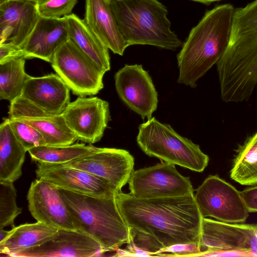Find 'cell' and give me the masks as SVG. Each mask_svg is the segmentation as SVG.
Masks as SVG:
<instances>
[{"instance_id": "obj_1", "label": "cell", "mask_w": 257, "mask_h": 257, "mask_svg": "<svg viewBox=\"0 0 257 257\" xmlns=\"http://www.w3.org/2000/svg\"><path fill=\"white\" fill-rule=\"evenodd\" d=\"M115 199L128 227L153 235L164 247L177 243L200 244L203 217L194 193L140 199L120 191L116 193Z\"/></svg>"}, {"instance_id": "obj_2", "label": "cell", "mask_w": 257, "mask_h": 257, "mask_svg": "<svg viewBox=\"0 0 257 257\" xmlns=\"http://www.w3.org/2000/svg\"><path fill=\"white\" fill-rule=\"evenodd\" d=\"M216 65L222 99L247 100L257 88V0L235 10L229 41Z\"/></svg>"}, {"instance_id": "obj_3", "label": "cell", "mask_w": 257, "mask_h": 257, "mask_svg": "<svg viewBox=\"0 0 257 257\" xmlns=\"http://www.w3.org/2000/svg\"><path fill=\"white\" fill-rule=\"evenodd\" d=\"M235 10L230 4L215 7L191 29L177 56L179 83L196 87L197 80L219 60L229 41Z\"/></svg>"}, {"instance_id": "obj_4", "label": "cell", "mask_w": 257, "mask_h": 257, "mask_svg": "<svg viewBox=\"0 0 257 257\" xmlns=\"http://www.w3.org/2000/svg\"><path fill=\"white\" fill-rule=\"evenodd\" d=\"M127 47L148 45L172 51L182 42L171 30L167 8L158 0H110Z\"/></svg>"}, {"instance_id": "obj_5", "label": "cell", "mask_w": 257, "mask_h": 257, "mask_svg": "<svg viewBox=\"0 0 257 257\" xmlns=\"http://www.w3.org/2000/svg\"><path fill=\"white\" fill-rule=\"evenodd\" d=\"M78 231L95 239L103 253L116 251L130 242V229L121 216L115 196L96 197L60 189Z\"/></svg>"}, {"instance_id": "obj_6", "label": "cell", "mask_w": 257, "mask_h": 257, "mask_svg": "<svg viewBox=\"0 0 257 257\" xmlns=\"http://www.w3.org/2000/svg\"><path fill=\"white\" fill-rule=\"evenodd\" d=\"M137 142L150 157L180 166L197 172H203L209 158L198 145L178 134L169 124L155 117L140 124Z\"/></svg>"}, {"instance_id": "obj_7", "label": "cell", "mask_w": 257, "mask_h": 257, "mask_svg": "<svg viewBox=\"0 0 257 257\" xmlns=\"http://www.w3.org/2000/svg\"><path fill=\"white\" fill-rule=\"evenodd\" d=\"M51 63L74 95H93L103 88L106 71L70 39L57 50Z\"/></svg>"}, {"instance_id": "obj_8", "label": "cell", "mask_w": 257, "mask_h": 257, "mask_svg": "<svg viewBox=\"0 0 257 257\" xmlns=\"http://www.w3.org/2000/svg\"><path fill=\"white\" fill-rule=\"evenodd\" d=\"M195 199L203 218L227 223H243L248 211L240 193L216 175H210L196 190Z\"/></svg>"}, {"instance_id": "obj_9", "label": "cell", "mask_w": 257, "mask_h": 257, "mask_svg": "<svg viewBox=\"0 0 257 257\" xmlns=\"http://www.w3.org/2000/svg\"><path fill=\"white\" fill-rule=\"evenodd\" d=\"M175 165L163 161L134 171L128 182L130 194L137 198L152 199L194 193L190 177L180 174Z\"/></svg>"}, {"instance_id": "obj_10", "label": "cell", "mask_w": 257, "mask_h": 257, "mask_svg": "<svg viewBox=\"0 0 257 257\" xmlns=\"http://www.w3.org/2000/svg\"><path fill=\"white\" fill-rule=\"evenodd\" d=\"M201 253L241 251L257 256V224L227 223L203 218Z\"/></svg>"}, {"instance_id": "obj_11", "label": "cell", "mask_w": 257, "mask_h": 257, "mask_svg": "<svg viewBox=\"0 0 257 257\" xmlns=\"http://www.w3.org/2000/svg\"><path fill=\"white\" fill-rule=\"evenodd\" d=\"M63 165L104 180L117 193L128 183L134 171V158L125 150L97 148L95 151Z\"/></svg>"}, {"instance_id": "obj_12", "label": "cell", "mask_w": 257, "mask_h": 257, "mask_svg": "<svg viewBox=\"0 0 257 257\" xmlns=\"http://www.w3.org/2000/svg\"><path fill=\"white\" fill-rule=\"evenodd\" d=\"M62 115L78 140L89 144L100 141L110 120L108 102L97 97L79 96Z\"/></svg>"}, {"instance_id": "obj_13", "label": "cell", "mask_w": 257, "mask_h": 257, "mask_svg": "<svg viewBox=\"0 0 257 257\" xmlns=\"http://www.w3.org/2000/svg\"><path fill=\"white\" fill-rule=\"evenodd\" d=\"M117 93L131 110L143 120L157 109L158 93L148 72L142 65H125L114 75Z\"/></svg>"}, {"instance_id": "obj_14", "label": "cell", "mask_w": 257, "mask_h": 257, "mask_svg": "<svg viewBox=\"0 0 257 257\" xmlns=\"http://www.w3.org/2000/svg\"><path fill=\"white\" fill-rule=\"evenodd\" d=\"M27 198L29 210L37 221L57 229L78 230L60 189L42 179L32 182Z\"/></svg>"}, {"instance_id": "obj_15", "label": "cell", "mask_w": 257, "mask_h": 257, "mask_svg": "<svg viewBox=\"0 0 257 257\" xmlns=\"http://www.w3.org/2000/svg\"><path fill=\"white\" fill-rule=\"evenodd\" d=\"M9 117L26 123L37 130L47 145L67 146L78 140L67 126L62 114L49 113L21 96L10 102Z\"/></svg>"}, {"instance_id": "obj_16", "label": "cell", "mask_w": 257, "mask_h": 257, "mask_svg": "<svg viewBox=\"0 0 257 257\" xmlns=\"http://www.w3.org/2000/svg\"><path fill=\"white\" fill-rule=\"evenodd\" d=\"M37 179L63 189L96 197L115 196L116 192L104 180L81 170L63 164L37 163Z\"/></svg>"}, {"instance_id": "obj_17", "label": "cell", "mask_w": 257, "mask_h": 257, "mask_svg": "<svg viewBox=\"0 0 257 257\" xmlns=\"http://www.w3.org/2000/svg\"><path fill=\"white\" fill-rule=\"evenodd\" d=\"M103 253L99 243L78 231L60 229L42 244L18 252L16 257H90Z\"/></svg>"}, {"instance_id": "obj_18", "label": "cell", "mask_w": 257, "mask_h": 257, "mask_svg": "<svg viewBox=\"0 0 257 257\" xmlns=\"http://www.w3.org/2000/svg\"><path fill=\"white\" fill-rule=\"evenodd\" d=\"M37 3L9 0L0 5V44L10 42L22 48L40 17Z\"/></svg>"}, {"instance_id": "obj_19", "label": "cell", "mask_w": 257, "mask_h": 257, "mask_svg": "<svg viewBox=\"0 0 257 257\" xmlns=\"http://www.w3.org/2000/svg\"><path fill=\"white\" fill-rule=\"evenodd\" d=\"M69 39L65 17H40L22 49L25 59L39 58L51 63L57 50Z\"/></svg>"}, {"instance_id": "obj_20", "label": "cell", "mask_w": 257, "mask_h": 257, "mask_svg": "<svg viewBox=\"0 0 257 257\" xmlns=\"http://www.w3.org/2000/svg\"><path fill=\"white\" fill-rule=\"evenodd\" d=\"M70 90L58 74L30 76L21 96L49 113L62 114L70 102Z\"/></svg>"}, {"instance_id": "obj_21", "label": "cell", "mask_w": 257, "mask_h": 257, "mask_svg": "<svg viewBox=\"0 0 257 257\" xmlns=\"http://www.w3.org/2000/svg\"><path fill=\"white\" fill-rule=\"evenodd\" d=\"M84 20L113 53L123 55L127 46L119 31L110 0H85Z\"/></svg>"}, {"instance_id": "obj_22", "label": "cell", "mask_w": 257, "mask_h": 257, "mask_svg": "<svg viewBox=\"0 0 257 257\" xmlns=\"http://www.w3.org/2000/svg\"><path fill=\"white\" fill-rule=\"evenodd\" d=\"M27 151L5 119L0 125V182L14 183L21 177Z\"/></svg>"}, {"instance_id": "obj_23", "label": "cell", "mask_w": 257, "mask_h": 257, "mask_svg": "<svg viewBox=\"0 0 257 257\" xmlns=\"http://www.w3.org/2000/svg\"><path fill=\"white\" fill-rule=\"evenodd\" d=\"M65 18L69 39L106 72L110 70L109 49L93 33L84 19L74 14Z\"/></svg>"}, {"instance_id": "obj_24", "label": "cell", "mask_w": 257, "mask_h": 257, "mask_svg": "<svg viewBox=\"0 0 257 257\" xmlns=\"http://www.w3.org/2000/svg\"><path fill=\"white\" fill-rule=\"evenodd\" d=\"M58 229L37 221L15 226L0 242V253L13 256L30 247L38 246L50 239Z\"/></svg>"}, {"instance_id": "obj_25", "label": "cell", "mask_w": 257, "mask_h": 257, "mask_svg": "<svg viewBox=\"0 0 257 257\" xmlns=\"http://www.w3.org/2000/svg\"><path fill=\"white\" fill-rule=\"evenodd\" d=\"M230 177L242 185H257V132L239 147Z\"/></svg>"}, {"instance_id": "obj_26", "label": "cell", "mask_w": 257, "mask_h": 257, "mask_svg": "<svg viewBox=\"0 0 257 257\" xmlns=\"http://www.w3.org/2000/svg\"><path fill=\"white\" fill-rule=\"evenodd\" d=\"M97 149L91 144L76 143L62 146L43 145L32 148L28 152L31 159L37 163L64 164Z\"/></svg>"}, {"instance_id": "obj_27", "label": "cell", "mask_w": 257, "mask_h": 257, "mask_svg": "<svg viewBox=\"0 0 257 257\" xmlns=\"http://www.w3.org/2000/svg\"><path fill=\"white\" fill-rule=\"evenodd\" d=\"M25 58L18 57L0 63V98L13 101L20 97L30 76L25 70Z\"/></svg>"}, {"instance_id": "obj_28", "label": "cell", "mask_w": 257, "mask_h": 257, "mask_svg": "<svg viewBox=\"0 0 257 257\" xmlns=\"http://www.w3.org/2000/svg\"><path fill=\"white\" fill-rule=\"evenodd\" d=\"M17 192L13 182H0V229L14 227L16 218L22 213L17 205Z\"/></svg>"}, {"instance_id": "obj_29", "label": "cell", "mask_w": 257, "mask_h": 257, "mask_svg": "<svg viewBox=\"0 0 257 257\" xmlns=\"http://www.w3.org/2000/svg\"><path fill=\"white\" fill-rule=\"evenodd\" d=\"M8 119L15 136L27 151L34 147L47 145L42 135L34 127L10 117Z\"/></svg>"}, {"instance_id": "obj_30", "label": "cell", "mask_w": 257, "mask_h": 257, "mask_svg": "<svg viewBox=\"0 0 257 257\" xmlns=\"http://www.w3.org/2000/svg\"><path fill=\"white\" fill-rule=\"evenodd\" d=\"M77 0H41L37 6L41 17L58 19L70 15Z\"/></svg>"}, {"instance_id": "obj_31", "label": "cell", "mask_w": 257, "mask_h": 257, "mask_svg": "<svg viewBox=\"0 0 257 257\" xmlns=\"http://www.w3.org/2000/svg\"><path fill=\"white\" fill-rule=\"evenodd\" d=\"M129 243L149 253L151 256H159L160 250L164 247L156 238L136 228L129 227Z\"/></svg>"}, {"instance_id": "obj_32", "label": "cell", "mask_w": 257, "mask_h": 257, "mask_svg": "<svg viewBox=\"0 0 257 257\" xmlns=\"http://www.w3.org/2000/svg\"><path fill=\"white\" fill-rule=\"evenodd\" d=\"M201 252L199 243H177L162 248L159 256H197Z\"/></svg>"}, {"instance_id": "obj_33", "label": "cell", "mask_w": 257, "mask_h": 257, "mask_svg": "<svg viewBox=\"0 0 257 257\" xmlns=\"http://www.w3.org/2000/svg\"><path fill=\"white\" fill-rule=\"evenodd\" d=\"M18 57H24L22 48L10 42L0 44V63Z\"/></svg>"}, {"instance_id": "obj_34", "label": "cell", "mask_w": 257, "mask_h": 257, "mask_svg": "<svg viewBox=\"0 0 257 257\" xmlns=\"http://www.w3.org/2000/svg\"><path fill=\"white\" fill-rule=\"evenodd\" d=\"M248 212H257V186L240 192Z\"/></svg>"}, {"instance_id": "obj_35", "label": "cell", "mask_w": 257, "mask_h": 257, "mask_svg": "<svg viewBox=\"0 0 257 257\" xmlns=\"http://www.w3.org/2000/svg\"><path fill=\"white\" fill-rule=\"evenodd\" d=\"M115 256H133L132 253L126 249L123 250L119 247L116 250V254L114 255Z\"/></svg>"}, {"instance_id": "obj_36", "label": "cell", "mask_w": 257, "mask_h": 257, "mask_svg": "<svg viewBox=\"0 0 257 257\" xmlns=\"http://www.w3.org/2000/svg\"><path fill=\"white\" fill-rule=\"evenodd\" d=\"M10 230H5L4 228L0 229V242L4 240L10 234Z\"/></svg>"}, {"instance_id": "obj_37", "label": "cell", "mask_w": 257, "mask_h": 257, "mask_svg": "<svg viewBox=\"0 0 257 257\" xmlns=\"http://www.w3.org/2000/svg\"><path fill=\"white\" fill-rule=\"evenodd\" d=\"M194 2H199L204 4L209 5L214 2L220 1L222 0H191Z\"/></svg>"}, {"instance_id": "obj_38", "label": "cell", "mask_w": 257, "mask_h": 257, "mask_svg": "<svg viewBox=\"0 0 257 257\" xmlns=\"http://www.w3.org/2000/svg\"><path fill=\"white\" fill-rule=\"evenodd\" d=\"M9 0H0V5L7 2Z\"/></svg>"}, {"instance_id": "obj_39", "label": "cell", "mask_w": 257, "mask_h": 257, "mask_svg": "<svg viewBox=\"0 0 257 257\" xmlns=\"http://www.w3.org/2000/svg\"><path fill=\"white\" fill-rule=\"evenodd\" d=\"M31 1H35L36 2H39V1H40L41 0H31Z\"/></svg>"}]
</instances>
